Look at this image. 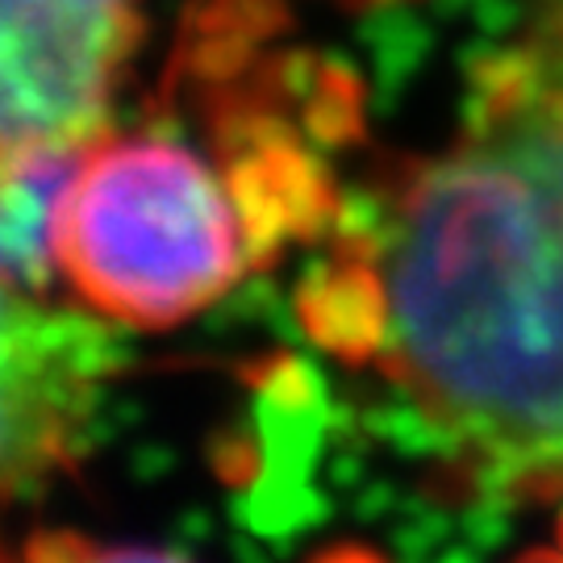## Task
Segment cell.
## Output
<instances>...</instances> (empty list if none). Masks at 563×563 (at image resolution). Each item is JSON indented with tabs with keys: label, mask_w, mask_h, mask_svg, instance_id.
<instances>
[{
	"label": "cell",
	"mask_w": 563,
	"mask_h": 563,
	"mask_svg": "<svg viewBox=\"0 0 563 563\" xmlns=\"http://www.w3.org/2000/svg\"><path fill=\"white\" fill-rule=\"evenodd\" d=\"M97 360L80 322L38 309L0 276V497L71 460Z\"/></svg>",
	"instance_id": "cell-4"
},
{
	"label": "cell",
	"mask_w": 563,
	"mask_h": 563,
	"mask_svg": "<svg viewBox=\"0 0 563 563\" xmlns=\"http://www.w3.org/2000/svg\"><path fill=\"white\" fill-rule=\"evenodd\" d=\"M367 342L472 488L563 497V18L484 59L355 276Z\"/></svg>",
	"instance_id": "cell-1"
},
{
	"label": "cell",
	"mask_w": 563,
	"mask_h": 563,
	"mask_svg": "<svg viewBox=\"0 0 563 563\" xmlns=\"http://www.w3.org/2000/svg\"><path fill=\"white\" fill-rule=\"evenodd\" d=\"M239 188L180 142L92 139L59 213V267L88 309L172 330L225 297L260 246Z\"/></svg>",
	"instance_id": "cell-2"
},
{
	"label": "cell",
	"mask_w": 563,
	"mask_h": 563,
	"mask_svg": "<svg viewBox=\"0 0 563 563\" xmlns=\"http://www.w3.org/2000/svg\"><path fill=\"white\" fill-rule=\"evenodd\" d=\"M139 34V0H0V146L101 139Z\"/></svg>",
	"instance_id": "cell-3"
},
{
	"label": "cell",
	"mask_w": 563,
	"mask_h": 563,
	"mask_svg": "<svg viewBox=\"0 0 563 563\" xmlns=\"http://www.w3.org/2000/svg\"><path fill=\"white\" fill-rule=\"evenodd\" d=\"M92 142L0 146V276L42 297L59 267V213Z\"/></svg>",
	"instance_id": "cell-5"
}]
</instances>
